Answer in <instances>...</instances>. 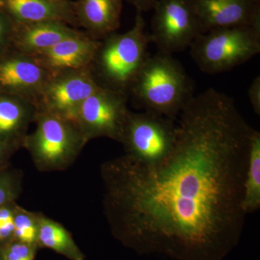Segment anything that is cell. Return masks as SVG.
I'll return each mask as SVG.
<instances>
[{
	"label": "cell",
	"instance_id": "1",
	"mask_svg": "<svg viewBox=\"0 0 260 260\" xmlns=\"http://www.w3.org/2000/svg\"><path fill=\"white\" fill-rule=\"evenodd\" d=\"M172 153L154 165L124 155L103 162L104 215L135 252L175 260H223L238 245L254 128L214 88L191 97Z\"/></svg>",
	"mask_w": 260,
	"mask_h": 260
},
{
	"label": "cell",
	"instance_id": "2",
	"mask_svg": "<svg viewBox=\"0 0 260 260\" xmlns=\"http://www.w3.org/2000/svg\"><path fill=\"white\" fill-rule=\"evenodd\" d=\"M129 91L145 112L177 121L193 95V83L172 54L149 56Z\"/></svg>",
	"mask_w": 260,
	"mask_h": 260
},
{
	"label": "cell",
	"instance_id": "3",
	"mask_svg": "<svg viewBox=\"0 0 260 260\" xmlns=\"http://www.w3.org/2000/svg\"><path fill=\"white\" fill-rule=\"evenodd\" d=\"M150 34L138 11L133 28L124 34L113 32L101 40L91 69L104 88L126 93L149 56Z\"/></svg>",
	"mask_w": 260,
	"mask_h": 260
},
{
	"label": "cell",
	"instance_id": "4",
	"mask_svg": "<svg viewBox=\"0 0 260 260\" xmlns=\"http://www.w3.org/2000/svg\"><path fill=\"white\" fill-rule=\"evenodd\" d=\"M34 122L36 129L26 135L23 148L40 172L66 170L88 143L73 121L56 114L37 109Z\"/></svg>",
	"mask_w": 260,
	"mask_h": 260
},
{
	"label": "cell",
	"instance_id": "5",
	"mask_svg": "<svg viewBox=\"0 0 260 260\" xmlns=\"http://www.w3.org/2000/svg\"><path fill=\"white\" fill-rule=\"evenodd\" d=\"M191 55L207 74L224 73L244 64L260 52V30L251 26L213 29L191 44Z\"/></svg>",
	"mask_w": 260,
	"mask_h": 260
},
{
	"label": "cell",
	"instance_id": "6",
	"mask_svg": "<svg viewBox=\"0 0 260 260\" xmlns=\"http://www.w3.org/2000/svg\"><path fill=\"white\" fill-rule=\"evenodd\" d=\"M177 121L150 112L129 111L121 143L124 155L144 165L158 164L172 153Z\"/></svg>",
	"mask_w": 260,
	"mask_h": 260
},
{
	"label": "cell",
	"instance_id": "7",
	"mask_svg": "<svg viewBox=\"0 0 260 260\" xmlns=\"http://www.w3.org/2000/svg\"><path fill=\"white\" fill-rule=\"evenodd\" d=\"M153 9L150 41L160 52L184 50L203 34L194 0H157Z\"/></svg>",
	"mask_w": 260,
	"mask_h": 260
},
{
	"label": "cell",
	"instance_id": "8",
	"mask_svg": "<svg viewBox=\"0 0 260 260\" xmlns=\"http://www.w3.org/2000/svg\"><path fill=\"white\" fill-rule=\"evenodd\" d=\"M128 113L126 93L102 87L82 103L73 123L87 143L99 138L121 143Z\"/></svg>",
	"mask_w": 260,
	"mask_h": 260
},
{
	"label": "cell",
	"instance_id": "9",
	"mask_svg": "<svg viewBox=\"0 0 260 260\" xmlns=\"http://www.w3.org/2000/svg\"><path fill=\"white\" fill-rule=\"evenodd\" d=\"M102 87L91 68L53 75L38 96L35 105L39 110L73 122L82 103Z\"/></svg>",
	"mask_w": 260,
	"mask_h": 260
},
{
	"label": "cell",
	"instance_id": "10",
	"mask_svg": "<svg viewBox=\"0 0 260 260\" xmlns=\"http://www.w3.org/2000/svg\"><path fill=\"white\" fill-rule=\"evenodd\" d=\"M51 77L30 56L13 49L0 54V94L22 98L35 104Z\"/></svg>",
	"mask_w": 260,
	"mask_h": 260
},
{
	"label": "cell",
	"instance_id": "11",
	"mask_svg": "<svg viewBox=\"0 0 260 260\" xmlns=\"http://www.w3.org/2000/svg\"><path fill=\"white\" fill-rule=\"evenodd\" d=\"M100 44V40L94 39L87 32L79 31L30 56L53 76L91 68Z\"/></svg>",
	"mask_w": 260,
	"mask_h": 260
},
{
	"label": "cell",
	"instance_id": "12",
	"mask_svg": "<svg viewBox=\"0 0 260 260\" xmlns=\"http://www.w3.org/2000/svg\"><path fill=\"white\" fill-rule=\"evenodd\" d=\"M194 4L203 34L244 25L260 30V6L254 0H194Z\"/></svg>",
	"mask_w": 260,
	"mask_h": 260
},
{
	"label": "cell",
	"instance_id": "13",
	"mask_svg": "<svg viewBox=\"0 0 260 260\" xmlns=\"http://www.w3.org/2000/svg\"><path fill=\"white\" fill-rule=\"evenodd\" d=\"M0 10L13 23L59 22L78 25L74 3L70 0H0Z\"/></svg>",
	"mask_w": 260,
	"mask_h": 260
},
{
	"label": "cell",
	"instance_id": "14",
	"mask_svg": "<svg viewBox=\"0 0 260 260\" xmlns=\"http://www.w3.org/2000/svg\"><path fill=\"white\" fill-rule=\"evenodd\" d=\"M79 30L59 22L13 23L10 47L30 56L49 49Z\"/></svg>",
	"mask_w": 260,
	"mask_h": 260
},
{
	"label": "cell",
	"instance_id": "15",
	"mask_svg": "<svg viewBox=\"0 0 260 260\" xmlns=\"http://www.w3.org/2000/svg\"><path fill=\"white\" fill-rule=\"evenodd\" d=\"M75 13L78 25L97 40H102L120 26L123 0H77Z\"/></svg>",
	"mask_w": 260,
	"mask_h": 260
},
{
	"label": "cell",
	"instance_id": "16",
	"mask_svg": "<svg viewBox=\"0 0 260 260\" xmlns=\"http://www.w3.org/2000/svg\"><path fill=\"white\" fill-rule=\"evenodd\" d=\"M37 112L34 102L0 94V142L23 148L29 126L34 122Z\"/></svg>",
	"mask_w": 260,
	"mask_h": 260
},
{
	"label": "cell",
	"instance_id": "17",
	"mask_svg": "<svg viewBox=\"0 0 260 260\" xmlns=\"http://www.w3.org/2000/svg\"><path fill=\"white\" fill-rule=\"evenodd\" d=\"M37 244L70 260H84L85 255L75 242L71 234L61 223L39 213Z\"/></svg>",
	"mask_w": 260,
	"mask_h": 260
},
{
	"label": "cell",
	"instance_id": "18",
	"mask_svg": "<svg viewBox=\"0 0 260 260\" xmlns=\"http://www.w3.org/2000/svg\"><path fill=\"white\" fill-rule=\"evenodd\" d=\"M260 208V133L254 129L249 145V158L244 179L243 209L246 215Z\"/></svg>",
	"mask_w": 260,
	"mask_h": 260
},
{
	"label": "cell",
	"instance_id": "19",
	"mask_svg": "<svg viewBox=\"0 0 260 260\" xmlns=\"http://www.w3.org/2000/svg\"><path fill=\"white\" fill-rule=\"evenodd\" d=\"M39 213L29 211L15 204L14 210V239L37 245Z\"/></svg>",
	"mask_w": 260,
	"mask_h": 260
},
{
	"label": "cell",
	"instance_id": "20",
	"mask_svg": "<svg viewBox=\"0 0 260 260\" xmlns=\"http://www.w3.org/2000/svg\"><path fill=\"white\" fill-rule=\"evenodd\" d=\"M23 173L7 168L0 171V207L15 203L21 194Z\"/></svg>",
	"mask_w": 260,
	"mask_h": 260
},
{
	"label": "cell",
	"instance_id": "21",
	"mask_svg": "<svg viewBox=\"0 0 260 260\" xmlns=\"http://www.w3.org/2000/svg\"><path fill=\"white\" fill-rule=\"evenodd\" d=\"M38 248L13 239L0 244V260H35Z\"/></svg>",
	"mask_w": 260,
	"mask_h": 260
},
{
	"label": "cell",
	"instance_id": "22",
	"mask_svg": "<svg viewBox=\"0 0 260 260\" xmlns=\"http://www.w3.org/2000/svg\"><path fill=\"white\" fill-rule=\"evenodd\" d=\"M15 203L0 207V244L14 239Z\"/></svg>",
	"mask_w": 260,
	"mask_h": 260
},
{
	"label": "cell",
	"instance_id": "23",
	"mask_svg": "<svg viewBox=\"0 0 260 260\" xmlns=\"http://www.w3.org/2000/svg\"><path fill=\"white\" fill-rule=\"evenodd\" d=\"M13 22L0 10V54L10 48Z\"/></svg>",
	"mask_w": 260,
	"mask_h": 260
},
{
	"label": "cell",
	"instance_id": "24",
	"mask_svg": "<svg viewBox=\"0 0 260 260\" xmlns=\"http://www.w3.org/2000/svg\"><path fill=\"white\" fill-rule=\"evenodd\" d=\"M248 95L253 110L258 116L260 115V76L256 77L253 80L249 90Z\"/></svg>",
	"mask_w": 260,
	"mask_h": 260
},
{
	"label": "cell",
	"instance_id": "25",
	"mask_svg": "<svg viewBox=\"0 0 260 260\" xmlns=\"http://www.w3.org/2000/svg\"><path fill=\"white\" fill-rule=\"evenodd\" d=\"M19 148L0 142V171L10 167V160Z\"/></svg>",
	"mask_w": 260,
	"mask_h": 260
},
{
	"label": "cell",
	"instance_id": "26",
	"mask_svg": "<svg viewBox=\"0 0 260 260\" xmlns=\"http://www.w3.org/2000/svg\"><path fill=\"white\" fill-rule=\"evenodd\" d=\"M136 8L137 11L146 12L153 9L157 0H127Z\"/></svg>",
	"mask_w": 260,
	"mask_h": 260
},
{
	"label": "cell",
	"instance_id": "27",
	"mask_svg": "<svg viewBox=\"0 0 260 260\" xmlns=\"http://www.w3.org/2000/svg\"><path fill=\"white\" fill-rule=\"evenodd\" d=\"M254 2H255L256 3H257V4H259L260 0H254Z\"/></svg>",
	"mask_w": 260,
	"mask_h": 260
}]
</instances>
